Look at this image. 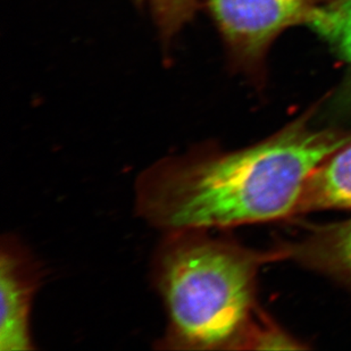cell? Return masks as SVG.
I'll return each instance as SVG.
<instances>
[{"instance_id":"cell-4","label":"cell","mask_w":351,"mask_h":351,"mask_svg":"<svg viewBox=\"0 0 351 351\" xmlns=\"http://www.w3.org/2000/svg\"><path fill=\"white\" fill-rule=\"evenodd\" d=\"M45 271L27 247L3 235L0 248V351L34 349L31 337L32 302Z\"/></svg>"},{"instance_id":"cell-9","label":"cell","mask_w":351,"mask_h":351,"mask_svg":"<svg viewBox=\"0 0 351 351\" xmlns=\"http://www.w3.org/2000/svg\"><path fill=\"white\" fill-rule=\"evenodd\" d=\"M297 339L289 335L269 318L258 315L252 323L242 350H291L304 349Z\"/></svg>"},{"instance_id":"cell-5","label":"cell","mask_w":351,"mask_h":351,"mask_svg":"<svg viewBox=\"0 0 351 351\" xmlns=\"http://www.w3.org/2000/svg\"><path fill=\"white\" fill-rule=\"evenodd\" d=\"M280 261H292L351 287V219L309 226L275 247Z\"/></svg>"},{"instance_id":"cell-6","label":"cell","mask_w":351,"mask_h":351,"mask_svg":"<svg viewBox=\"0 0 351 351\" xmlns=\"http://www.w3.org/2000/svg\"><path fill=\"white\" fill-rule=\"evenodd\" d=\"M330 209H351V139L307 178L297 215Z\"/></svg>"},{"instance_id":"cell-7","label":"cell","mask_w":351,"mask_h":351,"mask_svg":"<svg viewBox=\"0 0 351 351\" xmlns=\"http://www.w3.org/2000/svg\"><path fill=\"white\" fill-rule=\"evenodd\" d=\"M318 38L348 67L351 77V0H332L308 23Z\"/></svg>"},{"instance_id":"cell-1","label":"cell","mask_w":351,"mask_h":351,"mask_svg":"<svg viewBox=\"0 0 351 351\" xmlns=\"http://www.w3.org/2000/svg\"><path fill=\"white\" fill-rule=\"evenodd\" d=\"M312 112L261 143L195 145L159 159L136 183V212L162 232L221 230L297 215L306 180L350 133L318 129Z\"/></svg>"},{"instance_id":"cell-3","label":"cell","mask_w":351,"mask_h":351,"mask_svg":"<svg viewBox=\"0 0 351 351\" xmlns=\"http://www.w3.org/2000/svg\"><path fill=\"white\" fill-rule=\"evenodd\" d=\"M332 0H200L226 48L230 67L257 86L266 77V58L285 31L307 24Z\"/></svg>"},{"instance_id":"cell-8","label":"cell","mask_w":351,"mask_h":351,"mask_svg":"<svg viewBox=\"0 0 351 351\" xmlns=\"http://www.w3.org/2000/svg\"><path fill=\"white\" fill-rule=\"evenodd\" d=\"M149 12L162 45L169 48L200 8V0H134Z\"/></svg>"},{"instance_id":"cell-2","label":"cell","mask_w":351,"mask_h":351,"mask_svg":"<svg viewBox=\"0 0 351 351\" xmlns=\"http://www.w3.org/2000/svg\"><path fill=\"white\" fill-rule=\"evenodd\" d=\"M210 230L166 232L153 262V281L167 314L158 348L242 350L255 322L259 269L278 261Z\"/></svg>"}]
</instances>
